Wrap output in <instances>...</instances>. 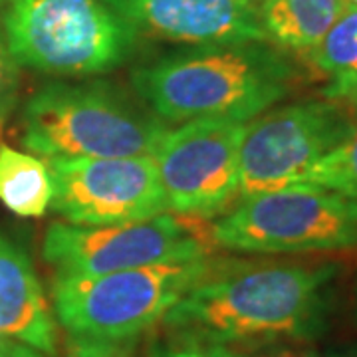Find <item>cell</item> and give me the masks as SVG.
Listing matches in <instances>:
<instances>
[{"label": "cell", "instance_id": "6da1fadb", "mask_svg": "<svg viewBox=\"0 0 357 357\" xmlns=\"http://www.w3.org/2000/svg\"><path fill=\"white\" fill-rule=\"evenodd\" d=\"M335 274L321 260H213L163 326L178 340L230 349L310 342L326 330Z\"/></svg>", "mask_w": 357, "mask_h": 357}, {"label": "cell", "instance_id": "7a4b0ae2", "mask_svg": "<svg viewBox=\"0 0 357 357\" xmlns=\"http://www.w3.org/2000/svg\"><path fill=\"white\" fill-rule=\"evenodd\" d=\"M300 70L266 40L189 46L139 66L131 84L165 123H248L286 100Z\"/></svg>", "mask_w": 357, "mask_h": 357}, {"label": "cell", "instance_id": "3957f363", "mask_svg": "<svg viewBox=\"0 0 357 357\" xmlns=\"http://www.w3.org/2000/svg\"><path fill=\"white\" fill-rule=\"evenodd\" d=\"M169 123L109 82L58 79L36 89L22 109L20 139L32 155H153Z\"/></svg>", "mask_w": 357, "mask_h": 357}, {"label": "cell", "instance_id": "277c9868", "mask_svg": "<svg viewBox=\"0 0 357 357\" xmlns=\"http://www.w3.org/2000/svg\"><path fill=\"white\" fill-rule=\"evenodd\" d=\"M0 24L16 64L66 79L114 72L139 42L105 0H13Z\"/></svg>", "mask_w": 357, "mask_h": 357}, {"label": "cell", "instance_id": "5b68a950", "mask_svg": "<svg viewBox=\"0 0 357 357\" xmlns=\"http://www.w3.org/2000/svg\"><path fill=\"white\" fill-rule=\"evenodd\" d=\"M213 256L128 268L96 276L56 274L54 318L68 335L131 340L163 321L213 264Z\"/></svg>", "mask_w": 357, "mask_h": 357}, {"label": "cell", "instance_id": "8992f818", "mask_svg": "<svg viewBox=\"0 0 357 357\" xmlns=\"http://www.w3.org/2000/svg\"><path fill=\"white\" fill-rule=\"evenodd\" d=\"M215 246L258 256L357 248V201L340 192L282 187L255 192L211 225Z\"/></svg>", "mask_w": 357, "mask_h": 357}, {"label": "cell", "instance_id": "52a82bcc", "mask_svg": "<svg viewBox=\"0 0 357 357\" xmlns=\"http://www.w3.org/2000/svg\"><path fill=\"white\" fill-rule=\"evenodd\" d=\"M208 220L163 213L139 222L88 227L56 220L46 229L42 258L56 274L96 276L128 268L213 255Z\"/></svg>", "mask_w": 357, "mask_h": 357}, {"label": "cell", "instance_id": "ba28073f", "mask_svg": "<svg viewBox=\"0 0 357 357\" xmlns=\"http://www.w3.org/2000/svg\"><path fill=\"white\" fill-rule=\"evenodd\" d=\"M357 105L307 98L270 107L244 126L238 155V199L286 187L351 133Z\"/></svg>", "mask_w": 357, "mask_h": 357}, {"label": "cell", "instance_id": "9c48e42d", "mask_svg": "<svg viewBox=\"0 0 357 357\" xmlns=\"http://www.w3.org/2000/svg\"><path fill=\"white\" fill-rule=\"evenodd\" d=\"M50 208L66 222L109 227L169 213L153 155L54 157Z\"/></svg>", "mask_w": 357, "mask_h": 357}, {"label": "cell", "instance_id": "30bf717a", "mask_svg": "<svg viewBox=\"0 0 357 357\" xmlns=\"http://www.w3.org/2000/svg\"><path fill=\"white\" fill-rule=\"evenodd\" d=\"M246 123L187 121L155 147L169 213L211 220L238 199V155Z\"/></svg>", "mask_w": 357, "mask_h": 357}, {"label": "cell", "instance_id": "8fae6325", "mask_svg": "<svg viewBox=\"0 0 357 357\" xmlns=\"http://www.w3.org/2000/svg\"><path fill=\"white\" fill-rule=\"evenodd\" d=\"M137 36L183 46L266 40L252 0H105Z\"/></svg>", "mask_w": 357, "mask_h": 357}, {"label": "cell", "instance_id": "7c38bea8", "mask_svg": "<svg viewBox=\"0 0 357 357\" xmlns=\"http://www.w3.org/2000/svg\"><path fill=\"white\" fill-rule=\"evenodd\" d=\"M0 337L58 356V321L22 248L0 234Z\"/></svg>", "mask_w": 357, "mask_h": 357}, {"label": "cell", "instance_id": "4fadbf2b", "mask_svg": "<svg viewBox=\"0 0 357 357\" xmlns=\"http://www.w3.org/2000/svg\"><path fill=\"white\" fill-rule=\"evenodd\" d=\"M347 8L345 0H260L258 20L272 46L307 54Z\"/></svg>", "mask_w": 357, "mask_h": 357}, {"label": "cell", "instance_id": "5bb4252c", "mask_svg": "<svg viewBox=\"0 0 357 357\" xmlns=\"http://www.w3.org/2000/svg\"><path fill=\"white\" fill-rule=\"evenodd\" d=\"M52 195L48 163L0 141V203L16 217L38 218L50 208Z\"/></svg>", "mask_w": 357, "mask_h": 357}, {"label": "cell", "instance_id": "9a60e30c", "mask_svg": "<svg viewBox=\"0 0 357 357\" xmlns=\"http://www.w3.org/2000/svg\"><path fill=\"white\" fill-rule=\"evenodd\" d=\"M306 56L326 77V98L357 105V6H349Z\"/></svg>", "mask_w": 357, "mask_h": 357}, {"label": "cell", "instance_id": "2e32d148", "mask_svg": "<svg viewBox=\"0 0 357 357\" xmlns=\"http://www.w3.org/2000/svg\"><path fill=\"white\" fill-rule=\"evenodd\" d=\"M286 187L324 189L357 201V114L351 133L333 151L292 178Z\"/></svg>", "mask_w": 357, "mask_h": 357}, {"label": "cell", "instance_id": "e0dca14e", "mask_svg": "<svg viewBox=\"0 0 357 357\" xmlns=\"http://www.w3.org/2000/svg\"><path fill=\"white\" fill-rule=\"evenodd\" d=\"M64 357H139L137 337L100 340V337L70 335L66 342Z\"/></svg>", "mask_w": 357, "mask_h": 357}, {"label": "cell", "instance_id": "ac0fdd59", "mask_svg": "<svg viewBox=\"0 0 357 357\" xmlns=\"http://www.w3.org/2000/svg\"><path fill=\"white\" fill-rule=\"evenodd\" d=\"M20 91V76L18 64L8 50V44L4 38V30L0 24V126L13 114Z\"/></svg>", "mask_w": 357, "mask_h": 357}, {"label": "cell", "instance_id": "d6986e66", "mask_svg": "<svg viewBox=\"0 0 357 357\" xmlns=\"http://www.w3.org/2000/svg\"><path fill=\"white\" fill-rule=\"evenodd\" d=\"M151 357H241V351H234V349L222 347V345L175 337L173 344L157 347Z\"/></svg>", "mask_w": 357, "mask_h": 357}, {"label": "cell", "instance_id": "ffe728a7", "mask_svg": "<svg viewBox=\"0 0 357 357\" xmlns=\"http://www.w3.org/2000/svg\"><path fill=\"white\" fill-rule=\"evenodd\" d=\"M0 357H48L24 344L0 337Z\"/></svg>", "mask_w": 357, "mask_h": 357}, {"label": "cell", "instance_id": "44dd1931", "mask_svg": "<svg viewBox=\"0 0 357 357\" xmlns=\"http://www.w3.org/2000/svg\"><path fill=\"white\" fill-rule=\"evenodd\" d=\"M241 357H318L312 349H304V347H282V345H276V347H270V349H264V351H258L255 356H244L241 354Z\"/></svg>", "mask_w": 357, "mask_h": 357}, {"label": "cell", "instance_id": "7402d4cb", "mask_svg": "<svg viewBox=\"0 0 357 357\" xmlns=\"http://www.w3.org/2000/svg\"><path fill=\"white\" fill-rule=\"evenodd\" d=\"M328 357H357V347H347V349H337L332 351Z\"/></svg>", "mask_w": 357, "mask_h": 357}, {"label": "cell", "instance_id": "603a6c76", "mask_svg": "<svg viewBox=\"0 0 357 357\" xmlns=\"http://www.w3.org/2000/svg\"><path fill=\"white\" fill-rule=\"evenodd\" d=\"M10 2H13V0H0V8H4V6L10 4Z\"/></svg>", "mask_w": 357, "mask_h": 357}, {"label": "cell", "instance_id": "cb8c5ba5", "mask_svg": "<svg viewBox=\"0 0 357 357\" xmlns=\"http://www.w3.org/2000/svg\"><path fill=\"white\" fill-rule=\"evenodd\" d=\"M347 2V6H357V0H345Z\"/></svg>", "mask_w": 357, "mask_h": 357}, {"label": "cell", "instance_id": "d4e9b609", "mask_svg": "<svg viewBox=\"0 0 357 357\" xmlns=\"http://www.w3.org/2000/svg\"><path fill=\"white\" fill-rule=\"evenodd\" d=\"M252 2H256V4H258V2H260V0H252Z\"/></svg>", "mask_w": 357, "mask_h": 357}]
</instances>
